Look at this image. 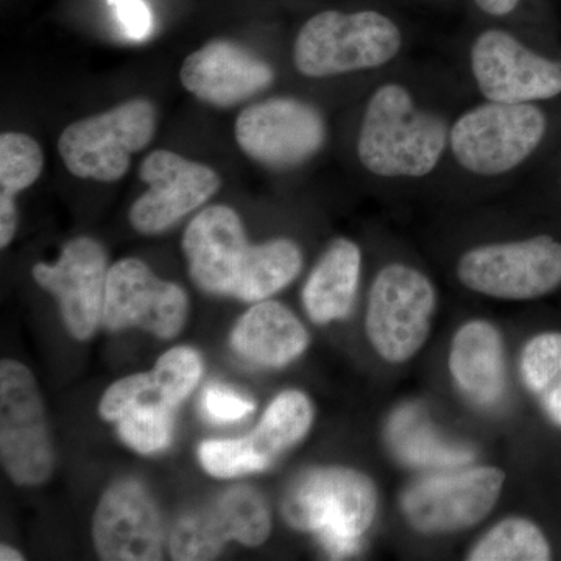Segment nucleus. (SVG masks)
<instances>
[{"label":"nucleus","mask_w":561,"mask_h":561,"mask_svg":"<svg viewBox=\"0 0 561 561\" xmlns=\"http://www.w3.org/2000/svg\"><path fill=\"white\" fill-rule=\"evenodd\" d=\"M448 144V125L419 110L401 84H383L373 94L357 140L364 168L379 176H420L434 171Z\"/></svg>","instance_id":"f257e3e1"},{"label":"nucleus","mask_w":561,"mask_h":561,"mask_svg":"<svg viewBox=\"0 0 561 561\" xmlns=\"http://www.w3.org/2000/svg\"><path fill=\"white\" fill-rule=\"evenodd\" d=\"M379 508V493L365 472L345 467L305 472L287 491L283 513L298 530L319 534L332 556L356 551Z\"/></svg>","instance_id":"f03ea898"},{"label":"nucleus","mask_w":561,"mask_h":561,"mask_svg":"<svg viewBox=\"0 0 561 561\" xmlns=\"http://www.w3.org/2000/svg\"><path fill=\"white\" fill-rule=\"evenodd\" d=\"M400 28L378 11H321L302 25L294 44L295 68L311 79L376 69L397 57Z\"/></svg>","instance_id":"7ed1b4c3"},{"label":"nucleus","mask_w":561,"mask_h":561,"mask_svg":"<svg viewBox=\"0 0 561 561\" xmlns=\"http://www.w3.org/2000/svg\"><path fill=\"white\" fill-rule=\"evenodd\" d=\"M437 290L419 268L389 264L373 280L365 332L373 351L390 365L412 360L430 341Z\"/></svg>","instance_id":"20e7f679"},{"label":"nucleus","mask_w":561,"mask_h":561,"mask_svg":"<svg viewBox=\"0 0 561 561\" xmlns=\"http://www.w3.org/2000/svg\"><path fill=\"white\" fill-rule=\"evenodd\" d=\"M157 125L153 103L131 99L70 124L58 139V151L77 179L114 183L128 172L131 154L149 146Z\"/></svg>","instance_id":"39448f33"},{"label":"nucleus","mask_w":561,"mask_h":561,"mask_svg":"<svg viewBox=\"0 0 561 561\" xmlns=\"http://www.w3.org/2000/svg\"><path fill=\"white\" fill-rule=\"evenodd\" d=\"M505 482V472L491 465L426 476L402 493V515L412 529L430 537L460 534L489 518Z\"/></svg>","instance_id":"423d86ee"},{"label":"nucleus","mask_w":561,"mask_h":561,"mask_svg":"<svg viewBox=\"0 0 561 561\" xmlns=\"http://www.w3.org/2000/svg\"><path fill=\"white\" fill-rule=\"evenodd\" d=\"M457 276L468 290L483 297L537 300L561 286V242L537 236L474 247L461 254Z\"/></svg>","instance_id":"0eeeda50"},{"label":"nucleus","mask_w":561,"mask_h":561,"mask_svg":"<svg viewBox=\"0 0 561 561\" xmlns=\"http://www.w3.org/2000/svg\"><path fill=\"white\" fill-rule=\"evenodd\" d=\"M546 127L538 106L490 102L465 113L454 125L449 142L461 168L478 175H500L537 150Z\"/></svg>","instance_id":"6e6552de"},{"label":"nucleus","mask_w":561,"mask_h":561,"mask_svg":"<svg viewBox=\"0 0 561 561\" xmlns=\"http://www.w3.org/2000/svg\"><path fill=\"white\" fill-rule=\"evenodd\" d=\"M0 456L20 485H41L54 472V446L38 383L24 364L11 359L0 365Z\"/></svg>","instance_id":"1a4fd4ad"},{"label":"nucleus","mask_w":561,"mask_h":561,"mask_svg":"<svg viewBox=\"0 0 561 561\" xmlns=\"http://www.w3.org/2000/svg\"><path fill=\"white\" fill-rule=\"evenodd\" d=\"M243 153L265 168L291 169L319 153L327 125L316 106L291 98H275L247 106L234 125Z\"/></svg>","instance_id":"9d476101"},{"label":"nucleus","mask_w":561,"mask_h":561,"mask_svg":"<svg viewBox=\"0 0 561 561\" xmlns=\"http://www.w3.org/2000/svg\"><path fill=\"white\" fill-rule=\"evenodd\" d=\"M187 311L186 291L154 275L146 262L125 257L111 265L102 313L110 331L136 327L169 341L183 330Z\"/></svg>","instance_id":"9b49d317"},{"label":"nucleus","mask_w":561,"mask_h":561,"mask_svg":"<svg viewBox=\"0 0 561 561\" xmlns=\"http://www.w3.org/2000/svg\"><path fill=\"white\" fill-rule=\"evenodd\" d=\"M149 191L133 203L130 224L140 234H161L220 190L219 173L171 150H154L139 168Z\"/></svg>","instance_id":"f8f14e48"},{"label":"nucleus","mask_w":561,"mask_h":561,"mask_svg":"<svg viewBox=\"0 0 561 561\" xmlns=\"http://www.w3.org/2000/svg\"><path fill=\"white\" fill-rule=\"evenodd\" d=\"M108 272L105 249L91 238L72 239L57 262H39L32 271L36 283L57 298L66 328L77 341L91 339L102 323Z\"/></svg>","instance_id":"ddd939ff"},{"label":"nucleus","mask_w":561,"mask_h":561,"mask_svg":"<svg viewBox=\"0 0 561 561\" xmlns=\"http://www.w3.org/2000/svg\"><path fill=\"white\" fill-rule=\"evenodd\" d=\"M471 68L490 102L530 103L561 94V65L527 49L507 32L482 33L471 49Z\"/></svg>","instance_id":"4468645a"},{"label":"nucleus","mask_w":561,"mask_h":561,"mask_svg":"<svg viewBox=\"0 0 561 561\" xmlns=\"http://www.w3.org/2000/svg\"><path fill=\"white\" fill-rule=\"evenodd\" d=\"M92 538L103 560H161L164 529L149 491L136 481L113 483L94 513Z\"/></svg>","instance_id":"2eb2a0df"},{"label":"nucleus","mask_w":561,"mask_h":561,"mask_svg":"<svg viewBox=\"0 0 561 561\" xmlns=\"http://www.w3.org/2000/svg\"><path fill=\"white\" fill-rule=\"evenodd\" d=\"M183 250L191 278L202 290L234 297L253 245L239 214L230 206L214 205L187 225Z\"/></svg>","instance_id":"dca6fc26"},{"label":"nucleus","mask_w":561,"mask_h":561,"mask_svg":"<svg viewBox=\"0 0 561 561\" xmlns=\"http://www.w3.org/2000/svg\"><path fill=\"white\" fill-rule=\"evenodd\" d=\"M180 80L198 101L230 108L271 88L275 72L245 47L216 39L192 51L181 66Z\"/></svg>","instance_id":"f3484780"},{"label":"nucleus","mask_w":561,"mask_h":561,"mask_svg":"<svg viewBox=\"0 0 561 561\" xmlns=\"http://www.w3.org/2000/svg\"><path fill=\"white\" fill-rule=\"evenodd\" d=\"M448 368L454 386L471 404L485 409L500 404L507 390L501 331L489 320L465 321L454 332Z\"/></svg>","instance_id":"a211bd4d"},{"label":"nucleus","mask_w":561,"mask_h":561,"mask_svg":"<svg viewBox=\"0 0 561 561\" xmlns=\"http://www.w3.org/2000/svg\"><path fill=\"white\" fill-rule=\"evenodd\" d=\"M231 346L261 367L283 368L308 350L309 334L287 306L264 300L243 313L232 330Z\"/></svg>","instance_id":"6ab92c4d"},{"label":"nucleus","mask_w":561,"mask_h":561,"mask_svg":"<svg viewBox=\"0 0 561 561\" xmlns=\"http://www.w3.org/2000/svg\"><path fill=\"white\" fill-rule=\"evenodd\" d=\"M362 253L350 239H335L306 280L302 305L317 324L346 319L359 289Z\"/></svg>","instance_id":"aec40b11"},{"label":"nucleus","mask_w":561,"mask_h":561,"mask_svg":"<svg viewBox=\"0 0 561 561\" xmlns=\"http://www.w3.org/2000/svg\"><path fill=\"white\" fill-rule=\"evenodd\" d=\"M313 405L300 390L279 393L264 412L249 440L254 453L271 467L280 454L289 451L311 431Z\"/></svg>","instance_id":"412c9836"},{"label":"nucleus","mask_w":561,"mask_h":561,"mask_svg":"<svg viewBox=\"0 0 561 561\" xmlns=\"http://www.w3.org/2000/svg\"><path fill=\"white\" fill-rule=\"evenodd\" d=\"M518 368L524 389L561 430V332H540L524 343Z\"/></svg>","instance_id":"4be33fe9"},{"label":"nucleus","mask_w":561,"mask_h":561,"mask_svg":"<svg viewBox=\"0 0 561 561\" xmlns=\"http://www.w3.org/2000/svg\"><path fill=\"white\" fill-rule=\"evenodd\" d=\"M300 247L286 238L253 245L249 264L234 290L242 301L260 302L278 294L300 275Z\"/></svg>","instance_id":"5701e85b"},{"label":"nucleus","mask_w":561,"mask_h":561,"mask_svg":"<svg viewBox=\"0 0 561 561\" xmlns=\"http://www.w3.org/2000/svg\"><path fill=\"white\" fill-rule=\"evenodd\" d=\"M551 541L526 516H507L494 524L467 553L470 561H548Z\"/></svg>","instance_id":"b1692460"},{"label":"nucleus","mask_w":561,"mask_h":561,"mask_svg":"<svg viewBox=\"0 0 561 561\" xmlns=\"http://www.w3.org/2000/svg\"><path fill=\"white\" fill-rule=\"evenodd\" d=\"M210 511L228 541L236 540L254 548L271 537V508L251 486L228 490L210 505Z\"/></svg>","instance_id":"393cba45"},{"label":"nucleus","mask_w":561,"mask_h":561,"mask_svg":"<svg viewBox=\"0 0 561 561\" xmlns=\"http://www.w3.org/2000/svg\"><path fill=\"white\" fill-rule=\"evenodd\" d=\"M44 168L41 146L24 133L0 136V197L14 198L35 184Z\"/></svg>","instance_id":"a878e982"},{"label":"nucleus","mask_w":561,"mask_h":561,"mask_svg":"<svg viewBox=\"0 0 561 561\" xmlns=\"http://www.w3.org/2000/svg\"><path fill=\"white\" fill-rule=\"evenodd\" d=\"M203 373L202 357L187 346H176L162 354L149 371L158 400L175 409L197 387Z\"/></svg>","instance_id":"bb28decb"},{"label":"nucleus","mask_w":561,"mask_h":561,"mask_svg":"<svg viewBox=\"0 0 561 561\" xmlns=\"http://www.w3.org/2000/svg\"><path fill=\"white\" fill-rule=\"evenodd\" d=\"M227 542L210 508H203L176 522L169 538V549L173 560H214Z\"/></svg>","instance_id":"cd10ccee"},{"label":"nucleus","mask_w":561,"mask_h":561,"mask_svg":"<svg viewBox=\"0 0 561 561\" xmlns=\"http://www.w3.org/2000/svg\"><path fill=\"white\" fill-rule=\"evenodd\" d=\"M117 432L125 445L139 454H154L172 440L173 409L165 405H135L117 420Z\"/></svg>","instance_id":"c85d7f7f"},{"label":"nucleus","mask_w":561,"mask_h":561,"mask_svg":"<svg viewBox=\"0 0 561 561\" xmlns=\"http://www.w3.org/2000/svg\"><path fill=\"white\" fill-rule=\"evenodd\" d=\"M198 457L206 472L220 479L238 478L268 468L254 453L249 437L205 442L198 449Z\"/></svg>","instance_id":"c756f323"},{"label":"nucleus","mask_w":561,"mask_h":561,"mask_svg":"<svg viewBox=\"0 0 561 561\" xmlns=\"http://www.w3.org/2000/svg\"><path fill=\"white\" fill-rule=\"evenodd\" d=\"M203 409L216 423H236L254 411V402L228 387L213 383L203 394Z\"/></svg>","instance_id":"7c9ffc66"},{"label":"nucleus","mask_w":561,"mask_h":561,"mask_svg":"<svg viewBox=\"0 0 561 561\" xmlns=\"http://www.w3.org/2000/svg\"><path fill=\"white\" fill-rule=\"evenodd\" d=\"M114 10L122 31L128 38L139 41L149 36L153 27V18L144 0H128L114 7Z\"/></svg>","instance_id":"2f4dec72"},{"label":"nucleus","mask_w":561,"mask_h":561,"mask_svg":"<svg viewBox=\"0 0 561 561\" xmlns=\"http://www.w3.org/2000/svg\"><path fill=\"white\" fill-rule=\"evenodd\" d=\"M20 214L14 198L0 197V247L7 249L16 234Z\"/></svg>","instance_id":"473e14b6"},{"label":"nucleus","mask_w":561,"mask_h":561,"mask_svg":"<svg viewBox=\"0 0 561 561\" xmlns=\"http://www.w3.org/2000/svg\"><path fill=\"white\" fill-rule=\"evenodd\" d=\"M479 9L485 11L491 16H505L512 13L518 5L519 0H476Z\"/></svg>","instance_id":"72a5a7b5"},{"label":"nucleus","mask_w":561,"mask_h":561,"mask_svg":"<svg viewBox=\"0 0 561 561\" xmlns=\"http://www.w3.org/2000/svg\"><path fill=\"white\" fill-rule=\"evenodd\" d=\"M0 560L18 561L24 560V557H22L21 552L16 551V549L10 548V546L7 545H2V548H0Z\"/></svg>","instance_id":"f704fd0d"},{"label":"nucleus","mask_w":561,"mask_h":561,"mask_svg":"<svg viewBox=\"0 0 561 561\" xmlns=\"http://www.w3.org/2000/svg\"><path fill=\"white\" fill-rule=\"evenodd\" d=\"M128 2V0H108L111 7L121 5V3Z\"/></svg>","instance_id":"c9c22d12"}]
</instances>
